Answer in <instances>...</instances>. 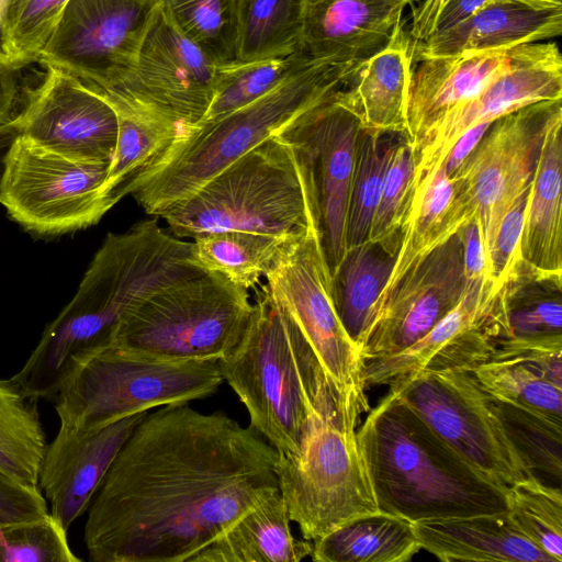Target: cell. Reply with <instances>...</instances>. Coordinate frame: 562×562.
Here are the masks:
<instances>
[{
	"instance_id": "obj_1",
	"label": "cell",
	"mask_w": 562,
	"mask_h": 562,
	"mask_svg": "<svg viewBox=\"0 0 562 562\" xmlns=\"http://www.w3.org/2000/svg\"><path fill=\"white\" fill-rule=\"evenodd\" d=\"M278 451L250 427L188 403L147 413L89 507L92 562H188L278 491Z\"/></svg>"
},
{
	"instance_id": "obj_2",
	"label": "cell",
	"mask_w": 562,
	"mask_h": 562,
	"mask_svg": "<svg viewBox=\"0 0 562 562\" xmlns=\"http://www.w3.org/2000/svg\"><path fill=\"white\" fill-rule=\"evenodd\" d=\"M379 510L412 522L508 510V488L465 461L389 390L356 431Z\"/></svg>"
},
{
	"instance_id": "obj_3",
	"label": "cell",
	"mask_w": 562,
	"mask_h": 562,
	"mask_svg": "<svg viewBox=\"0 0 562 562\" xmlns=\"http://www.w3.org/2000/svg\"><path fill=\"white\" fill-rule=\"evenodd\" d=\"M252 305L240 342L217 361L248 412L249 427L282 454L299 451L316 414L356 430L345 424L318 360L267 284Z\"/></svg>"
},
{
	"instance_id": "obj_4",
	"label": "cell",
	"mask_w": 562,
	"mask_h": 562,
	"mask_svg": "<svg viewBox=\"0 0 562 562\" xmlns=\"http://www.w3.org/2000/svg\"><path fill=\"white\" fill-rule=\"evenodd\" d=\"M357 67L312 59L249 104L218 119L189 126L157 164L133 182L128 194L147 214L158 216L334 95Z\"/></svg>"
},
{
	"instance_id": "obj_5",
	"label": "cell",
	"mask_w": 562,
	"mask_h": 562,
	"mask_svg": "<svg viewBox=\"0 0 562 562\" xmlns=\"http://www.w3.org/2000/svg\"><path fill=\"white\" fill-rule=\"evenodd\" d=\"M206 269L192 241L166 233L157 218L109 233L72 300L43 331L56 358L74 363L113 346L126 311L150 293Z\"/></svg>"
},
{
	"instance_id": "obj_6",
	"label": "cell",
	"mask_w": 562,
	"mask_h": 562,
	"mask_svg": "<svg viewBox=\"0 0 562 562\" xmlns=\"http://www.w3.org/2000/svg\"><path fill=\"white\" fill-rule=\"evenodd\" d=\"M315 216L319 209L311 158L285 131L158 214L181 239L225 231L292 235Z\"/></svg>"
},
{
	"instance_id": "obj_7",
	"label": "cell",
	"mask_w": 562,
	"mask_h": 562,
	"mask_svg": "<svg viewBox=\"0 0 562 562\" xmlns=\"http://www.w3.org/2000/svg\"><path fill=\"white\" fill-rule=\"evenodd\" d=\"M252 310L249 290L206 270L132 305L113 346L165 361H218L240 342Z\"/></svg>"
},
{
	"instance_id": "obj_8",
	"label": "cell",
	"mask_w": 562,
	"mask_h": 562,
	"mask_svg": "<svg viewBox=\"0 0 562 562\" xmlns=\"http://www.w3.org/2000/svg\"><path fill=\"white\" fill-rule=\"evenodd\" d=\"M265 278L318 360L345 424L357 429L360 416L370 409L366 362L336 310L319 216L281 247Z\"/></svg>"
},
{
	"instance_id": "obj_9",
	"label": "cell",
	"mask_w": 562,
	"mask_h": 562,
	"mask_svg": "<svg viewBox=\"0 0 562 562\" xmlns=\"http://www.w3.org/2000/svg\"><path fill=\"white\" fill-rule=\"evenodd\" d=\"M217 361L173 362L105 348L80 364L55 396L63 428L88 432L164 405L212 395Z\"/></svg>"
},
{
	"instance_id": "obj_10",
	"label": "cell",
	"mask_w": 562,
	"mask_h": 562,
	"mask_svg": "<svg viewBox=\"0 0 562 562\" xmlns=\"http://www.w3.org/2000/svg\"><path fill=\"white\" fill-rule=\"evenodd\" d=\"M357 430L316 414L295 453H278V488L289 518L314 541L348 520L379 510Z\"/></svg>"
},
{
	"instance_id": "obj_11",
	"label": "cell",
	"mask_w": 562,
	"mask_h": 562,
	"mask_svg": "<svg viewBox=\"0 0 562 562\" xmlns=\"http://www.w3.org/2000/svg\"><path fill=\"white\" fill-rule=\"evenodd\" d=\"M390 390L465 461L494 482L509 487L537 476L513 447L494 397L480 385L472 371H418L394 381Z\"/></svg>"
},
{
	"instance_id": "obj_12",
	"label": "cell",
	"mask_w": 562,
	"mask_h": 562,
	"mask_svg": "<svg viewBox=\"0 0 562 562\" xmlns=\"http://www.w3.org/2000/svg\"><path fill=\"white\" fill-rule=\"evenodd\" d=\"M158 8L157 0H69L38 63L110 92L132 76Z\"/></svg>"
},
{
	"instance_id": "obj_13",
	"label": "cell",
	"mask_w": 562,
	"mask_h": 562,
	"mask_svg": "<svg viewBox=\"0 0 562 562\" xmlns=\"http://www.w3.org/2000/svg\"><path fill=\"white\" fill-rule=\"evenodd\" d=\"M560 104L542 101L495 120L450 178L456 200L476 221L487 263L503 217L528 191L548 119Z\"/></svg>"
},
{
	"instance_id": "obj_14",
	"label": "cell",
	"mask_w": 562,
	"mask_h": 562,
	"mask_svg": "<svg viewBox=\"0 0 562 562\" xmlns=\"http://www.w3.org/2000/svg\"><path fill=\"white\" fill-rule=\"evenodd\" d=\"M109 165L72 160L20 135L7 161L0 202L13 220L40 235L94 225L108 212L101 187Z\"/></svg>"
},
{
	"instance_id": "obj_15",
	"label": "cell",
	"mask_w": 562,
	"mask_h": 562,
	"mask_svg": "<svg viewBox=\"0 0 562 562\" xmlns=\"http://www.w3.org/2000/svg\"><path fill=\"white\" fill-rule=\"evenodd\" d=\"M216 70L217 64L188 40L159 5L132 76L116 89L98 94L193 126L212 102Z\"/></svg>"
},
{
	"instance_id": "obj_16",
	"label": "cell",
	"mask_w": 562,
	"mask_h": 562,
	"mask_svg": "<svg viewBox=\"0 0 562 562\" xmlns=\"http://www.w3.org/2000/svg\"><path fill=\"white\" fill-rule=\"evenodd\" d=\"M562 99V57L557 43H528L508 49L506 67L474 97L459 103L411 146L413 183L441 165L471 127L542 101Z\"/></svg>"
},
{
	"instance_id": "obj_17",
	"label": "cell",
	"mask_w": 562,
	"mask_h": 562,
	"mask_svg": "<svg viewBox=\"0 0 562 562\" xmlns=\"http://www.w3.org/2000/svg\"><path fill=\"white\" fill-rule=\"evenodd\" d=\"M44 67L43 79L25 91L15 115L21 136L72 160L110 162L119 131L114 108L74 76Z\"/></svg>"
},
{
	"instance_id": "obj_18",
	"label": "cell",
	"mask_w": 562,
	"mask_h": 562,
	"mask_svg": "<svg viewBox=\"0 0 562 562\" xmlns=\"http://www.w3.org/2000/svg\"><path fill=\"white\" fill-rule=\"evenodd\" d=\"M337 91L285 133L307 151L314 171L322 239L334 276L347 254V214L361 124Z\"/></svg>"
},
{
	"instance_id": "obj_19",
	"label": "cell",
	"mask_w": 562,
	"mask_h": 562,
	"mask_svg": "<svg viewBox=\"0 0 562 562\" xmlns=\"http://www.w3.org/2000/svg\"><path fill=\"white\" fill-rule=\"evenodd\" d=\"M464 289L458 233L434 249L385 301L361 350L364 362L415 344L458 304Z\"/></svg>"
},
{
	"instance_id": "obj_20",
	"label": "cell",
	"mask_w": 562,
	"mask_h": 562,
	"mask_svg": "<svg viewBox=\"0 0 562 562\" xmlns=\"http://www.w3.org/2000/svg\"><path fill=\"white\" fill-rule=\"evenodd\" d=\"M498 292L490 281H465L458 304L408 348L366 361V384H387L418 371H474L491 359L490 316Z\"/></svg>"
},
{
	"instance_id": "obj_21",
	"label": "cell",
	"mask_w": 562,
	"mask_h": 562,
	"mask_svg": "<svg viewBox=\"0 0 562 562\" xmlns=\"http://www.w3.org/2000/svg\"><path fill=\"white\" fill-rule=\"evenodd\" d=\"M142 412L100 429L79 432L59 427L42 459L38 485L49 514L67 530L83 515Z\"/></svg>"
},
{
	"instance_id": "obj_22",
	"label": "cell",
	"mask_w": 562,
	"mask_h": 562,
	"mask_svg": "<svg viewBox=\"0 0 562 562\" xmlns=\"http://www.w3.org/2000/svg\"><path fill=\"white\" fill-rule=\"evenodd\" d=\"M409 0H305L301 48L313 59L359 66L387 45Z\"/></svg>"
},
{
	"instance_id": "obj_23",
	"label": "cell",
	"mask_w": 562,
	"mask_h": 562,
	"mask_svg": "<svg viewBox=\"0 0 562 562\" xmlns=\"http://www.w3.org/2000/svg\"><path fill=\"white\" fill-rule=\"evenodd\" d=\"M562 9H542L519 0H488L468 19L415 43L414 60L470 52L506 50L560 36Z\"/></svg>"
},
{
	"instance_id": "obj_24",
	"label": "cell",
	"mask_w": 562,
	"mask_h": 562,
	"mask_svg": "<svg viewBox=\"0 0 562 562\" xmlns=\"http://www.w3.org/2000/svg\"><path fill=\"white\" fill-rule=\"evenodd\" d=\"M562 106L548 119L527 191L520 251L540 277L562 276Z\"/></svg>"
},
{
	"instance_id": "obj_25",
	"label": "cell",
	"mask_w": 562,
	"mask_h": 562,
	"mask_svg": "<svg viewBox=\"0 0 562 562\" xmlns=\"http://www.w3.org/2000/svg\"><path fill=\"white\" fill-rule=\"evenodd\" d=\"M413 70L404 137L409 146L443 114L474 97L508 63V49L470 52L419 60Z\"/></svg>"
},
{
	"instance_id": "obj_26",
	"label": "cell",
	"mask_w": 562,
	"mask_h": 562,
	"mask_svg": "<svg viewBox=\"0 0 562 562\" xmlns=\"http://www.w3.org/2000/svg\"><path fill=\"white\" fill-rule=\"evenodd\" d=\"M415 41L404 22L385 47L361 63L338 97L358 117L361 127L405 134L406 101L413 72Z\"/></svg>"
},
{
	"instance_id": "obj_27",
	"label": "cell",
	"mask_w": 562,
	"mask_h": 562,
	"mask_svg": "<svg viewBox=\"0 0 562 562\" xmlns=\"http://www.w3.org/2000/svg\"><path fill=\"white\" fill-rule=\"evenodd\" d=\"M471 220L472 216L454 198L445 162L414 184L392 270L375 305L374 322L405 277Z\"/></svg>"
},
{
	"instance_id": "obj_28",
	"label": "cell",
	"mask_w": 562,
	"mask_h": 562,
	"mask_svg": "<svg viewBox=\"0 0 562 562\" xmlns=\"http://www.w3.org/2000/svg\"><path fill=\"white\" fill-rule=\"evenodd\" d=\"M422 549L450 561L554 562L515 526L508 512L413 522Z\"/></svg>"
},
{
	"instance_id": "obj_29",
	"label": "cell",
	"mask_w": 562,
	"mask_h": 562,
	"mask_svg": "<svg viewBox=\"0 0 562 562\" xmlns=\"http://www.w3.org/2000/svg\"><path fill=\"white\" fill-rule=\"evenodd\" d=\"M280 491L245 512L188 562H300L312 541L291 533Z\"/></svg>"
},
{
	"instance_id": "obj_30",
	"label": "cell",
	"mask_w": 562,
	"mask_h": 562,
	"mask_svg": "<svg viewBox=\"0 0 562 562\" xmlns=\"http://www.w3.org/2000/svg\"><path fill=\"white\" fill-rule=\"evenodd\" d=\"M108 102L117 114L119 131L115 150L101 187V200L106 211L128 194L133 182L157 164L189 127L140 108Z\"/></svg>"
},
{
	"instance_id": "obj_31",
	"label": "cell",
	"mask_w": 562,
	"mask_h": 562,
	"mask_svg": "<svg viewBox=\"0 0 562 562\" xmlns=\"http://www.w3.org/2000/svg\"><path fill=\"white\" fill-rule=\"evenodd\" d=\"M312 544L316 562H406L422 549L412 521L381 510L357 516Z\"/></svg>"
},
{
	"instance_id": "obj_32",
	"label": "cell",
	"mask_w": 562,
	"mask_h": 562,
	"mask_svg": "<svg viewBox=\"0 0 562 562\" xmlns=\"http://www.w3.org/2000/svg\"><path fill=\"white\" fill-rule=\"evenodd\" d=\"M393 262L394 257L367 241L349 249L333 276L339 319L360 351L373 326L375 305Z\"/></svg>"
},
{
	"instance_id": "obj_33",
	"label": "cell",
	"mask_w": 562,
	"mask_h": 562,
	"mask_svg": "<svg viewBox=\"0 0 562 562\" xmlns=\"http://www.w3.org/2000/svg\"><path fill=\"white\" fill-rule=\"evenodd\" d=\"M36 402L13 378L0 379V468L30 485H38L47 447Z\"/></svg>"
},
{
	"instance_id": "obj_34",
	"label": "cell",
	"mask_w": 562,
	"mask_h": 562,
	"mask_svg": "<svg viewBox=\"0 0 562 562\" xmlns=\"http://www.w3.org/2000/svg\"><path fill=\"white\" fill-rule=\"evenodd\" d=\"M295 234L271 235L225 231L199 236L194 254L207 271H215L247 289L260 283L281 247Z\"/></svg>"
},
{
	"instance_id": "obj_35",
	"label": "cell",
	"mask_w": 562,
	"mask_h": 562,
	"mask_svg": "<svg viewBox=\"0 0 562 562\" xmlns=\"http://www.w3.org/2000/svg\"><path fill=\"white\" fill-rule=\"evenodd\" d=\"M305 0H238V60L301 49Z\"/></svg>"
},
{
	"instance_id": "obj_36",
	"label": "cell",
	"mask_w": 562,
	"mask_h": 562,
	"mask_svg": "<svg viewBox=\"0 0 562 562\" xmlns=\"http://www.w3.org/2000/svg\"><path fill=\"white\" fill-rule=\"evenodd\" d=\"M312 59L301 48L282 56L217 65L213 99L199 123L218 119L259 99Z\"/></svg>"
},
{
	"instance_id": "obj_37",
	"label": "cell",
	"mask_w": 562,
	"mask_h": 562,
	"mask_svg": "<svg viewBox=\"0 0 562 562\" xmlns=\"http://www.w3.org/2000/svg\"><path fill=\"white\" fill-rule=\"evenodd\" d=\"M175 26L215 64L238 60V0H157Z\"/></svg>"
},
{
	"instance_id": "obj_38",
	"label": "cell",
	"mask_w": 562,
	"mask_h": 562,
	"mask_svg": "<svg viewBox=\"0 0 562 562\" xmlns=\"http://www.w3.org/2000/svg\"><path fill=\"white\" fill-rule=\"evenodd\" d=\"M381 135L362 127L358 135L347 214V251L369 239L392 151V145L381 143Z\"/></svg>"
},
{
	"instance_id": "obj_39",
	"label": "cell",
	"mask_w": 562,
	"mask_h": 562,
	"mask_svg": "<svg viewBox=\"0 0 562 562\" xmlns=\"http://www.w3.org/2000/svg\"><path fill=\"white\" fill-rule=\"evenodd\" d=\"M472 372L495 400L562 424V389L529 367L512 360H488Z\"/></svg>"
},
{
	"instance_id": "obj_40",
	"label": "cell",
	"mask_w": 562,
	"mask_h": 562,
	"mask_svg": "<svg viewBox=\"0 0 562 562\" xmlns=\"http://www.w3.org/2000/svg\"><path fill=\"white\" fill-rule=\"evenodd\" d=\"M508 515L535 546L562 562V492L535 476L508 488Z\"/></svg>"
},
{
	"instance_id": "obj_41",
	"label": "cell",
	"mask_w": 562,
	"mask_h": 562,
	"mask_svg": "<svg viewBox=\"0 0 562 562\" xmlns=\"http://www.w3.org/2000/svg\"><path fill=\"white\" fill-rule=\"evenodd\" d=\"M494 401L506 436L525 465L536 475L547 474L560 483L562 424L508 403Z\"/></svg>"
},
{
	"instance_id": "obj_42",
	"label": "cell",
	"mask_w": 562,
	"mask_h": 562,
	"mask_svg": "<svg viewBox=\"0 0 562 562\" xmlns=\"http://www.w3.org/2000/svg\"><path fill=\"white\" fill-rule=\"evenodd\" d=\"M414 173L413 151L404 137L392 145L368 239L391 257H395L397 250L400 232L411 201Z\"/></svg>"
},
{
	"instance_id": "obj_43",
	"label": "cell",
	"mask_w": 562,
	"mask_h": 562,
	"mask_svg": "<svg viewBox=\"0 0 562 562\" xmlns=\"http://www.w3.org/2000/svg\"><path fill=\"white\" fill-rule=\"evenodd\" d=\"M69 0H9L4 55L25 68L38 61Z\"/></svg>"
},
{
	"instance_id": "obj_44",
	"label": "cell",
	"mask_w": 562,
	"mask_h": 562,
	"mask_svg": "<svg viewBox=\"0 0 562 562\" xmlns=\"http://www.w3.org/2000/svg\"><path fill=\"white\" fill-rule=\"evenodd\" d=\"M66 531L49 512L0 526V562H79Z\"/></svg>"
},
{
	"instance_id": "obj_45",
	"label": "cell",
	"mask_w": 562,
	"mask_h": 562,
	"mask_svg": "<svg viewBox=\"0 0 562 562\" xmlns=\"http://www.w3.org/2000/svg\"><path fill=\"white\" fill-rule=\"evenodd\" d=\"M527 192L505 214L493 243L487 269L496 292L513 281L524 266L520 241Z\"/></svg>"
},
{
	"instance_id": "obj_46",
	"label": "cell",
	"mask_w": 562,
	"mask_h": 562,
	"mask_svg": "<svg viewBox=\"0 0 562 562\" xmlns=\"http://www.w3.org/2000/svg\"><path fill=\"white\" fill-rule=\"evenodd\" d=\"M490 360L520 362L562 389V337L547 339H499Z\"/></svg>"
},
{
	"instance_id": "obj_47",
	"label": "cell",
	"mask_w": 562,
	"mask_h": 562,
	"mask_svg": "<svg viewBox=\"0 0 562 562\" xmlns=\"http://www.w3.org/2000/svg\"><path fill=\"white\" fill-rule=\"evenodd\" d=\"M48 513L38 485L21 482L0 468V526L38 518Z\"/></svg>"
},
{
	"instance_id": "obj_48",
	"label": "cell",
	"mask_w": 562,
	"mask_h": 562,
	"mask_svg": "<svg viewBox=\"0 0 562 562\" xmlns=\"http://www.w3.org/2000/svg\"><path fill=\"white\" fill-rule=\"evenodd\" d=\"M459 236L462 246V265L465 281L484 280L492 283L476 221L472 218L468 222L459 232Z\"/></svg>"
},
{
	"instance_id": "obj_49",
	"label": "cell",
	"mask_w": 562,
	"mask_h": 562,
	"mask_svg": "<svg viewBox=\"0 0 562 562\" xmlns=\"http://www.w3.org/2000/svg\"><path fill=\"white\" fill-rule=\"evenodd\" d=\"M22 69L0 53V123L13 117L20 97Z\"/></svg>"
},
{
	"instance_id": "obj_50",
	"label": "cell",
	"mask_w": 562,
	"mask_h": 562,
	"mask_svg": "<svg viewBox=\"0 0 562 562\" xmlns=\"http://www.w3.org/2000/svg\"><path fill=\"white\" fill-rule=\"evenodd\" d=\"M487 1L488 0H449L440 10L430 35L440 34L454 27L472 15Z\"/></svg>"
},
{
	"instance_id": "obj_51",
	"label": "cell",
	"mask_w": 562,
	"mask_h": 562,
	"mask_svg": "<svg viewBox=\"0 0 562 562\" xmlns=\"http://www.w3.org/2000/svg\"><path fill=\"white\" fill-rule=\"evenodd\" d=\"M492 123H481L471 127L458 138L443 161L449 178L457 172L463 160L474 149Z\"/></svg>"
},
{
	"instance_id": "obj_52",
	"label": "cell",
	"mask_w": 562,
	"mask_h": 562,
	"mask_svg": "<svg viewBox=\"0 0 562 562\" xmlns=\"http://www.w3.org/2000/svg\"><path fill=\"white\" fill-rule=\"evenodd\" d=\"M449 0H423L412 11V24L408 33L417 42L426 40L432 32L435 21Z\"/></svg>"
},
{
	"instance_id": "obj_53",
	"label": "cell",
	"mask_w": 562,
	"mask_h": 562,
	"mask_svg": "<svg viewBox=\"0 0 562 562\" xmlns=\"http://www.w3.org/2000/svg\"><path fill=\"white\" fill-rule=\"evenodd\" d=\"M21 135L19 122L15 115L4 123H0V196L2 183L10 151Z\"/></svg>"
},
{
	"instance_id": "obj_54",
	"label": "cell",
	"mask_w": 562,
	"mask_h": 562,
	"mask_svg": "<svg viewBox=\"0 0 562 562\" xmlns=\"http://www.w3.org/2000/svg\"><path fill=\"white\" fill-rule=\"evenodd\" d=\"M9 0H0V53L4 55V24Z\"/></svg>"
},
{
	"instance_id": "obj_55",
	"label": "cell",
	"mask_w": 562,
	"mask_h": 562,
	"mask_svg": "<svg viewBox=\"0 0 562 562\" xmlns=\"http://www.w3.org/2000/svg\"><path fill=\"white\" fill-rule=\"evenodd\" d=\"M542 9H562V0H519Z\"/></svg>"
},
{
	"instance_id": "obj_56",
	"label": "cell",
	"mask_w": 562,
	"mask_h": 562,
	"mask_svg": "<svg viewBox=\"0 0 562 562\" xmlns=\"http://www.w3.org/2000/svg\"><path fill=\"white\" fill-rule=\"evenodd\" d=\"M413 1H415V0H409V2H411V3H412Z\"/></svg>"
}]
</instances>
